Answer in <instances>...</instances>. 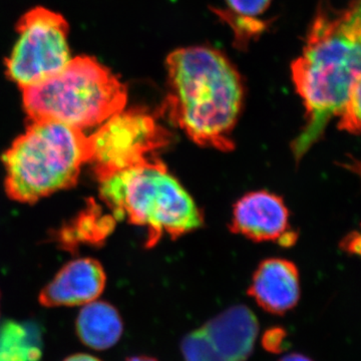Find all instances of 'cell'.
<instances>
[{
    "instance_id": "8992f818",
    "label": "cell",
    "mask_w": 361,
    "mask_h": 361,
    "mask_svg": "<svg viewBox=\"0 0 361 361\" xmlns=\"http://www.w3.org/2000/svg\"><path fill=\"white\" fill-rule=\"evenodd\" d=\"M16 30L18 42L6 68L7 77L21 90L40 84L71 61L70 28L61 14L35 7L20 18Z\"/></svg>"
},
{
    "instance_id": "9a60e30c",
    "label": "cell",
    "mask_w": 361,
    "mask_h": 361,
    "mask_svg": "<svg viewBox=\"0 0 361 361\" xmlns=\"http://www.w3.org/2000/svg\"><path fill=\"white\" fill-rule=\"evenodd\" d=\"M42 336L33 323L7 322L0 325V361H40Z\"/></svg>"
},
{
    "instance_id": "9c48e42d",
    "label": "cell",
    "mask_w": 361,
    "mask_h": 361,
    "mask_svg": "<svg viewBox=\"0 0 361 361\" xmlns=\"http://www.w3.org/2000/svg\"><path fill=\"white\" fill-rule=\"evenodd\" d=\"M106 273L94 259L71 261L40 292L39 302L47 307L78 306L92 302L103 293Z\"/></svg>"
},
{
    "instance_id": "8fae6325",
    "label": "cell",
    "mask_w": 361,
    "mask_h": 361,
    "mask_svg": "<svg viewBox=\"0 0 361 361\" xmlns=\"http://www.w3.org/2000/svg\"><path fill=\"white\" fill-rule=\"evenodd\" d=\"M224 361L250 357L259 332L257 317L245 305L228 308L201 327Z\"/></svg>"
},
{
    "instance_id": "7402d4cb",
    "label": "cell",
    "mask_w": 361,
    "mask_h": 361,
    "mask_svg": "<svg viewBox=\"0 0 361 361\" xmlns=\"http://www.w3.org/2000/svg\"><path fill=\"white\" fill-rule=\"evenodd\" d=\"M127 361H158L155 360V358L149 357V356H134V357H130Z\"/></svg>"
},
{
    "instance_id": "d6986e66",
    "label": "cell",
    "mask_w": 361,
    "mask_h": 361,
    "mask_svg": "<svg viewBox=\"0 0 361 361\" xmlns=\"http://www.w3.org/2000/svg\"><path fill=\"white\" fill-rule=\"evenodd\" d=\"M346 244H348V246H346L348 250L353 252V253H358V252H360V236L356 237V239H355V235H353V236H350V238L346 240Z\"/></svg>"
},
{
    "instance_id": "4fadbf2b",
    "label": "cell",
    "mask_w": 361,
    "mask_h": 361,
    "mask_svg": "<svg viewBox=\"0 0 361 361\" xmlns=\"http://www.w3.org/2000/svg\"><path fill=\"white\" fill-rule=\"evenodd\" d=\"M114 226L115 217L104 215L97 204L90 202L85 210L59 230V242L66 249L75 248L82 243L97 244L113 231Z\"/></svg>"
},
{
    "instance_id": "7a4b0ae2",
    "label": "cell",
    "mask_w": 361,
    "mask_h": 361,
    "mask_svg": "<svg viewBox=\"0 0 361 361\" xmlns=\"http://www.w3.org/2000/svg\"><path fill=\"white\" fill-rule=\"evenodd\" d=\"M169 92L163 113L200 146L230 151L244 102L238 71L223 52L190 47L166 61Z\"/></svg>"
},
{
    "instance_id": "6da1fadb",
    "label": "cell",
    "mask_w": 361,
    "mask_h": 361,
    "mask_svg": "<svg viewBox=\"0 0 361 361\" xmlns=\"http://www.w3.org/2000/svg\"><path fill=\"white\" fill-rule=\"evenodd\" d=\"M360 0L341 11L322 2L302 54L292 63V80L307 118L293 145L296 158L319 139L332 118H341L353 90L360 85Z\"/></svg>"
},
{
    "instance_id": "ac0fdd59",
    "label": "cell",
    "mask_w": 361,
    "mask_h": 361,
    "mask_svg": "<svg viewBox=\"0 0 361 361\" xmlns=\"http://www.w3.org/2000/svg\"><path fill=\"white\" fill-rule=\"evenodd\" d=\"M286 339L287 331L283 327L273 326L266 330L261 339V344L267 353L279 355L286 349Z\"/></svg>"
},
{
    "instance_id": "44dd1931",
    "label": "cell",
    "mask_w": 361,
    "mask_h": 361,
    "mask_svg": "<svg viewBox=\"0 0 361 361\" xmlns=\"http://www.w3.org/2000/svg\"><path fill=\"white\" fill-rule=\"evenodd\" d=\"M279 361H313L307 356L300 355V353H291L283 356Z\"/></svg>"
},
{
    "instance_id": "52a82bcc",
    "label": "cell",
    "mask_w": 361,
    "mask_h": 361,
    "mask_svg": "<svg viewBox=\"0 0 361 361\" xmlns=\"http://www.w3.org/2000/svg\"><path fill=\"white\" fill-rule=\"evenodd\" d=\"M169 142V133L153 116L120 111L87 137L89 160L99 180L156 158Z\"/></svg>"
},
{
    "instance_id": "3957f363",
    "label": "cell",
    "mask_w": 361,
    "mask_h": 361,
    "mask_svg": "<svg viewBox=\"0 0 361 361\" xmlns=\"http://www.w3.org/2000/svg\"><path fill=\"white\" fill-rule=\"evenodd\" d=\"M99 191L115 219L146 228L149 247L164 236L176 238L194 231L203 223L193 198L157 158L104 178Z\"/></svg>"
},
{
    "instance_id": "5bb4252c",
    "label": "cell",
    "mask_w": 361,
    "mask_h": 361,
    "mask_svg": "<svg viewBox=\"0 0 361 361\" xmlns=\"http://www.w3.org/2000/svg\"><path fill=\"white\" fill-rule=\"evenodd\" d=\"M272 0H225L227 9H216L215 13L231 26L235 42L245 49L253 37L264 32L266 23L259 16L269 8Z\"/></svg>"
},
{
    "instance_id": "5b68a950",
    "label": "cell",
    "mask_w": 361,
    "mask_h": 361,
    "mask_svg": "<svg viewBox=\"0 0 361 361\" xmlns=\"http://www.w3.org/2000/svg\"><path fill=\"white\" fill-rule=\"evenodd\" d=\"M23 106L32 121H51L75 129L99 125L127 104L126 85L90 56L71 59L58 73L26 87Z\"/></svg>"
},
{
    "instance_id": "7c38bea8",
    "label": "cell",
    "mask_w": 361,
    "mask_h": 361,
    "mask_svg": "<svg viewBox=\"0 0 361 361\" xmlns=\"http://www.w3.org/2000/svg\"><path fill=\"white\" fill-rule=\"evenodd\" d=\"M75 326L82 343L96 350L113 348L120 341L123 331L118 311L103 301L87 303L80 310Z\"/></svg>"
},
{
    "instance_id": "e0dca14e",
    "label": "cell",
    "mask_w": 361,
    "mask_h": 361,
    "mask_svg": "<svg viewBox=\"0 0 361 361\" xmlns=\"http://www.w3.org/2000/svg\"><path fill=\"white\" fill-rule=\"evenodd\" d=\"M360 85L353 90L339 121L341 129L353 134L360 129Z\"/></svg>"
},
{
    "instance_id": "30bf717a",
    "label": "cell",
    "mask_w": 361,
    "mask_h": 361,
    "mask_svg": "<svg viewBox=\"0 0 361 361\" xmlns=\"http://www.w3.org/2000/svg\"><path fill=\"white\" fill-rule=\"evenodd\" d=\"M248 294L271 314L284 315L300 298V279L296 266L285 259L263 261L252 278Z\"/></svg>"
},
{
    "instance_id": "2e32d148",
    "label": "cell",
    "mask_w": 361,
    "mask_h": 361,
    "mask_svg": "<svg viewBox=\"0 0 361 361\" xmlns=\"http://www.w3.org/2000/svg\"><path fill=\"white\" fill-rule=\"evenodd\" d=\"M185 361H224L213 348L202 329L190 332L180 343Z\"/></svg>"
},
{
    "instance_id": "ffe728a7",
    "label": "cell",
    "mask_w": 361,
    "mask_h": 361,
    "mask_svg": "<svg viewBox=\"0 0 361 361\" xmlns=\"http://www.w3.org/2000/svg\"><path fill=\"white\" fill-rule=\"evenodd\" d=\"M65 361H101L99 358L94 357V356L90 355H85V353H78V355H73L70 357L66 358Z\"/></svg>"
},
{
    "instance_id": "277c9868",
    "label": "cell",
    "mask_w": 361,
    "mask_h": 361,
    "mask_svg": "<svg viewBox=\"0 0 361 361\" xmlns=\"http://www.w3.org/2000/svg\"><path fill=\"white\" fill-rule=\"evenodd\" d=\"M89 160L82 130L51 121H32L4 155L7 194L32 203L75 185Z\"/></svg>"
},
{
    "instance_id": "ba28073f",
    "label": "cell",
    "mask_w": 361,
    "mask_h": 361,
    "mask_svg": "<svg viewBox=\"0 0 361 361\" xmlns=\"http://www.w3.org/2000/svg\"><path fill=\"white\" fill-rule=\"evenodd\" d=\"M231 225L233 231L254 241L290 246L296 240L288 209L280 197L269 192H252L242 197L233 209Z\"/></svg>"
}]
</instances>
